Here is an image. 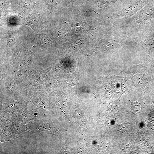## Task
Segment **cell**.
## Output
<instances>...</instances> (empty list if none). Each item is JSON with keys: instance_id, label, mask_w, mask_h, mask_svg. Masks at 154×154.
Masks as SVG:
<instances>
[{"instance_id": "3", "label": "cell", "mask_w": 154, "mask_h": 154, "mask_svg": "<svg viewBox=\"0 0 154 154\" xmlns=\"http://www.w3.org/2000/svg\"><path fill=\"white\" fill-rule=\"evenodd\" d=\"M15 42L14 38L12 36H10L8 38L7 44L8 46H12Z\"/></svg>"}, {"instance_id": "1", "label": "cell", "mask_w": 154, "mask_h": 154, "mask_svg": "<svg viewBox=\"0 0 154 154\" xmlns=\"http://www.w3.org/2000/svg\"><path fill=\"white\" fill-rule=\"evenodd\" d=\"M117 0H98V6L100 8L105 7L114 2Z\"/></svg>"}, {"instance_id": "4", "label": "cell", "mask_w": 154, "mask_h": 154, "mask_svg": "<svg viewBox=\"0 0 154 154\" xmlns=\"http://www.w3.org/2000/svg\"><path fill=\"white\" fill-rule=\"evenodd\" d=\"M151 119L152 121V122L154 123V117H152V118H151Z\"/></svg>"}, {"instance_id": "5", "label": "cell", "mask_w": 154, "mask_h": 154, "mask_svg": "<svg viewBox=\"0 0 154 154\" xmlns=\"http://www.w3.org/2000/svg\"></svg>"}, {"instance_id": "2", "label": "cell", "mask_w": 154, "mask_h": 154, "mask_svg": "<svg viewBox=\"0 0 154 154\" xmlns=\"http://www.w3.org/2000/svg\"><path fill=\"white\" fill-rule=\"evenodd\" d=\"M141 106L138 103H135L132 106V109L134 112H138L141 110Z\"/></svg>"}]
</instances>
